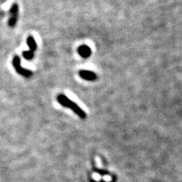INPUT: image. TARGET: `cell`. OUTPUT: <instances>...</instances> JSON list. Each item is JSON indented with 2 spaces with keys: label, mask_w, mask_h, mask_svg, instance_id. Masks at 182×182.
<instances>
[{
  "label": "cell",
  "mask_w": 182,
  "mask_h": 182,
  "mask_svg": "<svg viewBox=\"0 0 182 182\" xmlns=\"http://www.w3.org/2000/svg\"><path fill=\"white\" fill-rule=\"evenodd\" d=\"M27 44H28L29 47H30V52L34 53V52L37 50V42H36V40H35V38H34L32 36H30V37L27 38Z\"/></svg>",
  "instance_id": "8992f818"
},
{
  "label": "cell",
  "mask_w": 182,
  "mask_h": 182,
  "mask_svg": "<svg viewBox=\"0 0 182 182\" xmlns=\"http://www.w3.org/2000/svg\"><path fill=\"white\" fill-rule=\"evenodd\" d=\"M13 66L14 67V69L16 70V72L18 73H20V75L24 76L25 78H30L32 76L33 73L30 70L28 69H24L21 67L20 64V58L19 56H14L13 58Z\"/></svg>",
  "instance_id": "7a4b0ae2"
},
{
  "label": "cell",
  "mask_w": 182,
  "mask_h": 182,
  "mask_svg": "<svg viewBox=\"0 0 182 182\" xmlns=\"http://www.w3.org/2000/svg\"><path fill=\"white\" fill-rule=\"evenodd\" d=\"M79 76L82 78L88 81L95 80L97 78V76H96L95 73L91 72V71H88V70H81V71H79Z\"/></svg>",
  "instance_id": "3957f363"
},
{
  "label": "cell",
  "mask_w": 182,
  "mask_h": 182,
  "mask_svg": "<svg viewBox=\"0 0 182 182\" xmlns=\"http://www.w3.org/2000/svg\"><path fill=\"white\" fill-rule=\"evenodd\" d=\"M23 57L26 60H31L34 57V53L30 52V51H24V52H23Z\"/></svg>",
  "instance_id": "52a82bcc"
},
{
  "label": "cell",
  "mask_w": 182,
  "mask_h": 182,
  "mask_svg": "<svg viewBox=\"0 0 182 182\" xmlns=\"http://www.w3.org/2000/svg\"><path fill=\"white\" fill-rule=\"evenodd\" d=\"M103 180H104L105 182H110L111 181V177H110V175L105 174V175H104V177H103Z\"/></svg>",
  "instance_id": "9c48e42d"
},
{
  "label": "cell",
  "mask_w": 182,
  "mask_h": 182,
  "mask_svg": "<svg viewBox=\"0 0 182 182\" xmlns=\"http://www.w3.org/2000/svg\"><path fill=\"white\" fill-rule=\"evenodd\" d=\"M17 15H18V7L16 4H13L11 8V18L8 21V25L10 27H14L17 22Z\"/></svg>",
  "instance_id": "277c9868"
},
{
  "label": "cell",
  "mask_w": 182,
  "mask_h": 182,
  "mask_svg": "<svg viewBox=\"0 0 182 182\" xmlns=\"http://www.w3.org/2000/svg\"><path fill=\"white\" fill-rule=\"evenodd\" d=\"M92 178L95 180V181H100L101 180V175L98 173H94L92 174Z\"/></svg>",
  "instance_id": "ba28073f"
},
{
  "label": "cell",
  "mask_w": 182,
  "mask_h": 182,
  "mask_svg": "<svg viewBox=\"0 0 182 182\" xmlns=\"http://www.w3.org/2000/svg\"><path fill=\"white\" fill-rule=\"evenodd\" d=\"M57 101L62 105H63L65 107H69L72 110H73L79 117L83 118V119L86 117V114H85V111L81 109L76 103L73 102L70 99H69L67 96H65L64 94H59L57 96Z\"/></svg>",
  "instance_id": "6da1fadb"
},
{
  "label": "cell",
  "mask_w": 182,
  "mask_h": 182,
  "mask_svg": "<svg viewBox=\"0 0 182 182\" xmlns=\"http://www.w3.org/2000/svg\"><path fill=\"white\" fill-rule=\"evenodd\" d=\"M78 53L80 55L81 57L84 58H87L90 56L91 54V49L89 48V46H86V45H83L80 46L78 49Z\"/></svg>",
  "instance_id": "5b68a950"
}]
</instances>
